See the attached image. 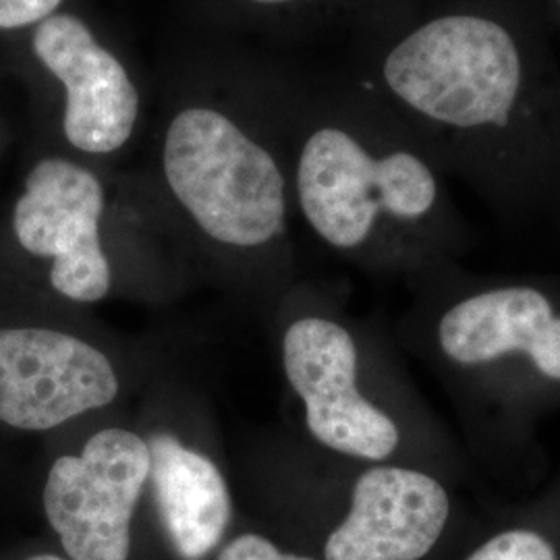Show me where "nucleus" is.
I'll list each match as a JSON object with an SVG mask.
<instances>
[{
  "label": "nucleus",
  "instance_id": "obj_15",
  "mask_svg": "<svg viewBox=\"0 0 560 560\" xmlns=\"http://www.w3.org/2000/svg\"><path fill=\"white\" fill-rule=\"evenodd\" d=\"M258 4H291V2H300V0H252Z\"/></svg>",
  "mask_w": 560,
  "mask_h": 560
},
{
  "label": "nucleus",
  "instance_id": "obj_8",
  "mask_svg": "<svg viewBox=\"0 0 560 560\" xmlns=\"http://www.w3.org/2000/svg\"><path fill=\"white\" fill-rule=\"evenodd\" d=\"M102 212L101 180L75 162L44 159L25 177L11 231L25 256L48 261V284L65 300L94 303L110 291Z\"/></svg>",
  "mask_w": 560,
  "mask_h": 560
},
{
  "label": "nucleus",
  "instance_id": "obj_5",
  "mask_svg": "<svg viewBox=\"0 0 560 560\" xmlns=\"http://www.w3.org/2000/svg\"><path fill=\"white\" fill-rule=\"evenodd\" d=\"M164 177L201 231L224 245L260 247L287 222V180L275 156L212 108L179 113L164 140Z\"/></svg>",
  "mask_w": 560,
  "mask_h": 560
},
{
  "label": "nucleus",
  "instance_id": "obj_4",
  "mask_svg": "<svg viewBox=\"0 0 560 560\" xmlns=\"http://www.w3.org/2000/svg\"><path fill=\"white\" fill-rule=\"evenodd\" d=\"M282 370L303 405L312 441L342 459L400 463L459 483L467 453L425 402L382 399L365 388L363 347L345 322L305 314L282 337Z\"/></svg>",
  "mask_w": 560,
  "mask_h": 560
},
{
  "label": "nucleus",
  "instance_id": "obj_14",
  "mask_svg": "<svg viewBox=\"0 0 560 560\" xmlns=\"http://www.w3.org/2000/svg\"><path fill=\"white\" fill-rule=\"evenodd\" d=\"M540 2L552 32L560 36V0H540Z\"/></svg>",
  "mask_w": 560,
  "mask_h": 560
},
{
  "label": "nucleus",
  "instance_id": "obj_9",
  "mask_svg": "<svg viewBox=\"0 0 560 560\" xmlns=\"http://www.w3.org/2000/svg\"><path fill=\"white\" fill-rule=\"evenodd\" d=\"M457 483L400 463H360L324 560H425L457 515Z\"/></svg>",
  "mask_w": 560,
  "mask_h": 560
},
{
  "label": "nucleus",
  "instance_id": "obj_16",
  "mask_svg": "<svg viewBox=\"0 0 560 560\" xmlns=\"http://www.w3.org/2000/svg\"><path fill=\"white\" fill-rule=\"evenodd\" d=\"M25 560H65L57 557V555H34V557H27Z\"/></svg>",
  "mask_w": 560,
  "mask_h": 560
},
{
  "label": "nucleus",
  "instance_id": "obj_12",
  "mask_svg": "<svg viewBox=\"0 0 560 560\" xmlns=\"http://www.w3.org/2000/svg\"><path fill=\"white\" fill-rule=\"evenodd\" d=\"M219 560H316L303 555L282 552L275 544L258 534H245L224 546Z\"/></svg>",
  "mask_w": 560,
  "mask_h": 560
},
{
  "label": "nucleus",
  "instance_id": "obj_3",
  "mask_svg": "<svg viewBox=\"0 0 560 560\" xmlns=\"http://www.w3.org/2000/svg\"><path fill=\"white\" fill-rule=\"evenodd\" d=\"M295 189L328 247L386 261L413 284L476 245L451 177L400 119L386 138L342 122L316 127L301 145Z\"/></svg>",
  "mask_w": 560,
  "mask_h": 560
},
{
  "label": "nucleus",
  "instance_id": "obj_2",
  "mask_svg": "<svg viewBox=\"0 0 560 560\" xmlns=\"http://www.w3.org/2000/svg\"><path fill=\"white\" fill-rule=\"evenodd\" d=\"M407 337L441 382L469 455L501 478L546 469L541 421L560 409V277L446 264L416 282Z\"/></svg>",
  "mask_w": 560,
  "mask_h": 560
},
{
  "label": "nucleus",
  "instance_id": "obj_11",
  "mask_svg": "<svg viewBox=\"0 0 560 560\" xmlns=\"http://www.w3.org/2000/svg\"><path fill=\"white\" fill-rule=\"evenodd\" d=\"M148 446V483L168 540L180 559H206L231 523V494L221 469L168 432L152 434Z\"/></svg>",
  "mask_w": 560,
  "mask_h": 560
},
{
  "label": "nucleus",
  "instance_id": "obj_6",
  "mask_svg": "<svg viewBox=\"0 0 560 560\" xmlns=\"http://www.w3.org/2000/svg\"><path fill=\"white\" fill-rule=\"evenodd\" d=\"M150 476V446L136 432H96L78 455H59L42 506L71 560H127L131 520Z\"/></svg>",
  "mask_w": 560,
  "mask_h": 560
},
{
  "label": "nucleus",
  "instance_id": "obj_1",
  "mask_svg": "<svg viewBox=\"0 0 560 560\" xmlns=\"http://www.w3.org/2000/svg\"><path fill=\"white\" fill-rule=\"evenodd\" d=\"M378 83L451 180L560 235V60L540 0H418Z\"/></svg>",
  "mask_w": 560,
  "mask_h": 560
},
{
  "label": "nucleus",
  "instance_id": "obj_7",
  "mask_svg": "<svg viewBox=\"0 0 560 560\" xmlns=\"http://www.w3.org/2000/svg\"><path fill=\"white\" fill-rule=\"evenodd\" d=\"M119 388L98 347L57 326L0 314V428L52 432L110 405Z\"/></svg>",
  "mask_w": 560,
  "mask_h": 560
},
{
  "label": "nucleus",
  "instance_id": "obj_10",
  "mask_svg": "<svg viewBox=\"0 0 560 560\" xmlns=\"http://www.w3.org/2000/svg\"><path fill=\"white\" fill-rule=\"evenodd\" d=\"M34 52L67 90L62 129L88 154H110L133 133L140 94L117 57L73 15H50L34 34Z\"/></svg>",
  "mask_w": 560,
  "mask_h": 560
},
{
  "label": "nucleus",
  "instance_id": "obj_13",
  "mask_svg": "<svg viewBox=\"0 0 560 560\" xmlns=\"http://www.w3.org/2000/svg\"><path fill=\"white\" fill-rule=\"evenodd\" d=\"M60 0H0V30H15L50 18Z\"/></svg>",
  "mask_w": 560,
  "mask_h": 560
}]
</instances>
